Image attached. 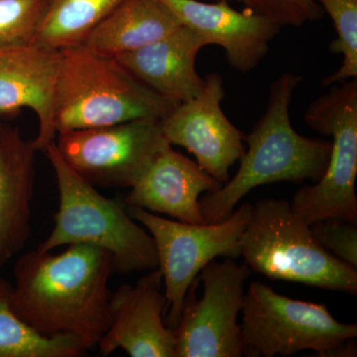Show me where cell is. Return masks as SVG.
Wrapping results in <instances>:
<instances>
[{
  "label": "cell",
  "mask_w": 357,
  "mask_h": 357,
  "mask_svg": "<svg viewBox=\"0 0 357 357\" xmlns=\"http://www.w3.org/2000/svg\"><path fill=\"white\" fill-rule=\"evenodd\" d=\"M112 255L86 244H70L59 255L30 250L14 267L11 306L41 335H72L89 349L112 323L109 281Z\"/></svg>",
  "instance_id": "6da1fadb"
},
{
  "label": "cell",
  "mask_w": 357,
  "mask_h": 357,
  "mask_svg": "<svg viewBox=\"0 0 357 357\" xmlns=\"http://www.w3.org/2000/svg\"><path fill=\"white\" fill-rule=\"evenodd\" d=\"M303 77L283 73L270 86L264 114L245 135V152L234 177L217 191L199 199L206 223H217L229 217L234 206L249 192L260 185L277 182H317L325 173L332 141L314 139L294 129L290 107L294 93Z\"/></svg>",
  "instance_id": "7a4b0ae2"
},
{
  "label": "cell",
  "mask_w": 357,
  "mask_h": 357,
  "mask_svg": "<svg viewBox=\"0 0 357 357\" xmlns=\"http://www.w3.org/2000/svg\"><path fill=\"white\" fill-rule=\"evenodd\" d=\"M59 52L57 133L136 119L160 121L177 105L138 81L112 56L84 45Z\"/></svg>",
  "instance_id": "3957f363"
},
{
  "label": "cell",
  "mask_w": 357,
  "mask_h": 357,
  "mask_svg": "<svg viewBox=\"0 0 357 357\" xmlns=\"http://www.w3.org/2000/svg\"><path fill=\"white\" fill-rule=\"evenodd\" d=\"M59 191L55 225L38 250L86 244L107 251L114 271L121 274L158 268L153 237L129 215L126 202L102 196L95 185L73 170L59 153L55 141L44 152Z\"/></svg>",
  "instance_id": "277c9868"
},
{
  "label": "cell",
  "mask_w": 357,
  "mask_h": 357,
  "mask_svg": "<svg viewBox=\"0 0 357 357\" xmlns=\"http://www.w3.org/2000/svg\"><path fill=\"white\" fill-rule=\"evenodd\" d=\"M239 250L252 271L272 280L356 295V268L326 250L285 199L252 204Z\"/></svg>",
  "instance_id": "5b68a950"
},
{
  "label": "cell",
  "mask_w": 357,
  "mask_h": 357,
  "mask_svg": "<svg viewBox=\"0 0 357 357\" xmlns=\"http://www.w3.org/2000/svg\"><path fill=\"white\" fill-rule=\"evenodd\" d=\"M241 312L243 356H290L309 349L317 356H356V324L337 321L326 305L294 300L253 281Z\"/></svg>",
  "instance_id": "8992f818"
},
{
  "label": "cell",
  "mask_w": 357,
  "mask_h": 357,
  "mask_svg": "<svg viewBox=\"0 0 357 357\" xmlns=\"http://www.w3.org/2000/svg\"><path fill=\"white\" fill-rule=\"evenodd\" d=\"M305 121L333 138L332 151L321 178L296 192L293 210L310 225L328 218L356 223L357 77L314 100Z\"/></svg>",
  "instance_id": "52a82bcc"
},
{
  "label": "cell",
  "mask_w": 357,
  "mask_h": 357,
  "mask_svg": "<svg viewBox=\"0 0 357 357\" xmlns=\"http://www.w3.org/2000/svg\"><path fill=\"white\" fill-rule=\"evenodd\" d=\"M128 210L153 237L165 289V324L174 331L180 321L188 291L202 269L220 256L234 259L241 256L239 241L252 204H241L222 222L204 225L167 220L134 206H128Z\"/></svg>",
  "instance_id": "ba28073f"
},
{
  "label": "cell",
  "mask_w": 357,
  "mask_h": 357,
  "mask_svg": "<svg viewBox=\"0 0 357 357\" xmlns=\"http://www.w3.org/2000/svg\"><path fill=\"white\" fill-rule=\"evenodd\" d=\"M248 265L234 258L211 260L188 291L175 333L176 357H241V326Z\"/></svg>",
  "instance_id": "9c48e42d"
},
{
  "label": "cell",
  "mask_w": 357,
  "mask_h": 357,
  "mask_svg": "<svg viewBox=\"0 0 357 357\" xmlns=\"http://www.w3.org/2000/svg\"><path fill=\"white\" fill-rule=\"evenodd\" d=\"M56 138L68 165L95 187H132L171 145L160 122L150 119L65 131Z\"/></svg>",
  "instance_id": "30bf717a"
},
{
  "label": "cell",
  "mask_w": 357,
  "mask_h": 357,
  "mask_svg": "<svg viewBox=\"0 0 357 357\" xmlns=\"http://www.w3.org/2000/svg\"><path fill=\"white\" fill-rule=\"evenodd\" d=\"M225 96L218 73L204 77L201 93L178 102L160 121L162 132L171 145L184 147L197 163L220 184L229 180V169L245 152L244 134L225 116Z\"/></svg>",
  "instance_id": "8fae6325"
},
{
  "label": "cell",
  "mask_w": 357,
  "mask_h": 357,
  "mask_svg": "<svg viewBox=\"0 0 357 357\" xmlns=\"http://www.w3.org/2000/svg\"><path fill=\"white\" fill-rule=\"evenodd\" d=\"M159 268L135 285H122L110 296L112 323L98 342L102 356L122 349L131 357H176L175 333L166 326V296Z\"/></svg>",
  "instance_id": "7c38bea8"
},
{
  "label": "cell",
  "mask_w": 357,
  "mask_h": 357,
  "mask_svg": "<svg viewBox=\"0 0 357 357\" xmlns=\"http://www.w3.org/2000/svg\"><path fill=\"white\" fill-rule=\"evenodd\" d=\"M159 1L208 45L222 47L230 67L243 74L260 64L272 40L281 31V26L273 21L245 9L237 11L227 1Z\"/></svg>",
  "instance_id": "4fadbf2b"
},
{
  "label": "cell",
  "mask_w": 357,
  "mask_h": 357,
  "mask_svg": "<svg viewBox=\"0 0 357 357\" xmlns=\"http://www.w3.org/2000/svg\"><path fill=\"white\" fill-rule=\"evenodd\" d=\"M60 52L38 45L0 49V114L28 107L37 114L39 133L33 141L43 151L56 140L55 96Z\"/></svg>",
  "instance_id": "5bb4252c"
},
{
  "label": "cell",
  "mask_w": 357,
  "mask_h": 357,
  "mask_svg": "<svg viewBox=\"0 0 357 357\" xmlns=\"http://www.w3.org/2000/svg\"><path fill=\"white\" fill-rule=\"evenodd\" d=\"M222 185L197 162L169 145L130 188L124 202L128 206L169 215L178 222L204 225L199 196L217 191Z\"/></svg>",
  "instance_id": "9a60e30c"
},
{
  "label": "cell",
  "mask_w": 357,
  "mask_h": 357,
  "mask_svg": "<svg viewBox=\"0 0 357 357\" xmlns=\"http://www.w3.org/2000/svg\"><path fill=\"white\" fill-rule=\"evenodd\" d=\"M206 46L201 35L182 25L154 43L114 58L141 83L178 103L196 98L203 89L196 61Z\"/></svg>",
  "instance_id": "2e32d148"
},
{
  "label": "cell",
  "mask_w": 357,
  "mask_h": 357,
  "mask_svg": "<svg viewBox=\"0 0 357 357\" xmlns=\"http://www.w3.org/2000/svg\"><path fill=\"white\" fill-rule=\"evenodd\" d=\"M36 151L33 141L0 119V270L30 236Z\"/></svg>",
  "instance_id": "e0dca14e"
},
{
  "label": "cell",
  "mask_w": 357,
  "mask_h": 357,
  "mask_svg": "<svg viewBox=\"0 0 357 357\" xmlns=\"http://www.w3.org/2000/svg\"><path fill=\"white\" fill-rule=\"evenodd\" d=\"M181 26L159 0H126L91 33L84 45L116 57L154 43Z\"/></svg>",
  "instance_id": "ac0fdd59"
},
{
  "label": "cell",
  "mask_w": 357,
  "mask_h": 357,
  "mask_svg": "<svg viewBox=\"0 0 357 357\" xmlns=\"http://www.w3.org/2000/svg\"><path fill=\"white\" fill-rule=\"evenodd\" d=\"M126 0H48L35 45L61 51L84 45L91 33Z\"/></svg>",
  "instance_id": "d6986e66"
},
{
  "label": "cell",
  "mask_w": 357,
  "mask_h": 357,
  "mask_svg": "<svg viewBox=\"0 0 357 357\" xmlns=\"http://www.w3.org/2000/svg\"><path fill=\"white\" fill-rule=\"evenodd\" d=\"M13 284L0 276V357H79L89 351L72 335L46 337L16 314L11 306Z\"/></svg>",
  "instance_id": "ffe728a7"
},
{
  "label": "cell",
  "mask_w": 357,
  "mask_h": 357,
  "mask_svg": "<svg viewBox=\"0 0 357 357\" xmlns=\"http://www.w3.org/2000/svg\"><path fill=\"white\" fill-rule=\"evenodd\" d=\"M332 17L337 38L330 43L332 53L340 54V69L328 75L321 84H342L357 77V0H316Z\"/></svg>",
  "instance_id": "44dd1931"
},
{
  "label": "cell",
  "mask_w": 357,
  "mask_h": 357,
  "mask_svg": "<svg viewBox=\"0 0 357 357\" xmlns=\"http://www.w3.org/2000/svg\"><path fill=\"white\" fill-rule=\"evenodd\" d=\"M48 0H0V49L35 43Z\"/></svg>",
  "instance_id": "7402d4cb"
},
{
  "label": "cell",
  "mask_w": 357,
  "mask_h": 357,
  "mask_svg": "<svg viewBox=\"0 0 357 357\" xmlns=\"http://www.w3.org/2000/svg\"><path fill=\"white\" fill-rule=\"evenodd\" d=\"M249 13L257 14L283 27L300 28L321 20L324 10L316 0H237Z\"/></svg>",
  "instance_id": "603a6c76"
},
{
  "label": "cell",
  "mask_w": 357,
  "mask_h": 357,
  "mask_svg": "<svg viewBox=\"0 0 357 357\" xmlns=\"http://www.w3.org/2000/svg\"><path fill=\"white\" fill-rule=\"evenodd\" d=\"M312 234L326 250L357 268L356 223L328 218L312 222Z\"/></svg>",
  "instance_id": "cb8c5ba5"
},
{
  "label": "cell",
  "mask_w": 357,
  "mask_h": 357,
  "mask_svg": "<svg viewBox=\"0 0 357 357\" xmlns=\"http://www.w3.org/2000/svg\"><path fill=\"white\" fill-rule=\"evenodd\" d=\"M204 1H227L230 2L231 0H204Z\"/></svg>",
  "instance_id": "d4e9b609"
}]
</instances>
